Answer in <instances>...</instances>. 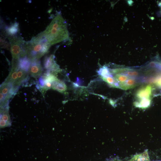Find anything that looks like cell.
Instances as JSON below:
<instances>
[{
    "label": "cell",
    "mask_w": 161,
    "mask_h": 161,
    "mask_svg": "<svg viewBox=\"0 0 161 161\" xmlns=\"http://www.w3.org/2000/svg\"><path fill=\"white\" fill-rule=\"evenodd\" d=\"M51 45L41 32L26 43V55L31 61L39 60L47 53Z\"/></svg>",
    "instance_id": "7a4b0ae2"
},
{
    "label": "cell",
    "mask_w": 161,
    "mask_h": 161,
    "mask_svg": "<svg viewBox=\"0 0 161 161\" xmlns=\"http://www.w3.org/2000/svg\"><path fill=\"white\" fill-rule=\"evenodd\" d=\"M97 72L101 77H106L112 75L110 70L106 66H103L100 68Z\"/></svg>",
    "instance_id": "e0dca14e"
},
{
    "label": "cell",
    "mask_w": 161,
    "mask_h": 161,
    "mask_svg": "<svg viewBox=\"0 0 161 161\" xmlns=\"http://www.w3.org/2000/svg\"><path fill=\"white\" fill-rule=\"evenodd\" d=\"M4 34L2 36L3 38L2 37H1L0 38V45L1 47L2 48H7L9 47V43L5 41V39L4 37Z\"/></svg>",
    "instance_id": "7402d4cb"
},
{
    "label": "cell",
    "mask_w": 161,
    "mask_h": 161,
    "mask_svg": "<svg viewBox=\"0 0 161 161\" xmlns=\"http://www.w3.org/2000/svg\"><path fill=\"white\" fill-rule=\"evenodd\" d=\"M17 74V80L15 86L19 87L21 85L25 83L29 80V77L28 72L19 69L18 67Z\"/></svg>",
    "instance_id": "8fae6325"
},
{
    "label": "cell",
    "mask_w": 161,
    "mask_h": 161,
    "mask_svg": "<svg viewBox=\"0 0 161 161\" xmlns=\"http://www.w3.org/2000/svg\"><path fill=\"white\" fill-rule=\"evenodd\" d=\"M13 59L18 60L26 55V42L20 36L8 35Z\"/></svg>",
    "instance_id": "3957f363"
},
{
    "label": "cell",
    "mask_w": 161,
    "mask_h": 161,
    "mask_svg": "<svg viewBox=\"0 0 161 161\" xmlns=\"http://www.w3.org/2000/svg\"><path fill=\"white\" fill-rule=\"evenodd\" d=\"M18 88L11 83L3 82L0 86V92L4 95L6 100L9 102L10 99L15 95Z\"/></svg>",
    "instance_id": "277c9868"
},
{
    "label": "cell",
    "mask_w": 161,
    "mask_h": 161,
    "mask_svg": "<svg viewBox=\"0 0 161 161\" xmlns=\"http://www.w3.org/2000/svg\"><path fill=\"white\" fill-rule=\"evenodd\" d=\"M18 25L17 22L13 23L6 28V31L8 35H15L18 33Z\"/></svg>",
    "instance_id": "5bb4252c"
},
{
    "label": "cell",
    "mask_w": 161,
    "mask_h": 161,
    "mask_svg": "<svg viewBox=\"0 0 161 161\" xmlns=\"http://www.w3.org/2000/svg\"><path fill=\"white\" fill-rule=\"evenodd\" d=\"M134 69L128 68H121L113 69L110 70L111 73L112 74H123L125 72L133 70Z\"/></svg>",
    "instance_id": "d6986e66"
},
{
    "label": "cell",
    "mask_w": 161,
    "mask_h": 161,
    "mask_svg": "<svg viewBox=\"0 0 161 161\" xmlns=\"http://www.w3.org/2000/svg\"><path fill=\"white\" fill-rule=\"evenodd\" d=\"M154 83L157 87L161 88V76L157 78Z\"/></svg>",
    "instance_id": "603a6c76"
},
{
    "label": "cell",
    "mask_w": 161,
    "mask_h": 161,
    "mask_svg": "<svg viewBox=\"0 0 161 161\" xmlns=\"http://www.w3.org/2000/svg\"><path fill=\"white\" fill-rule=\"evenodd\" d=\"M42 67L39 60L31 61L29 72L32 77L35 78H38L42 74Z\"/></svg>",
    "instance_id": "8992f818"
},
{
    "label": "cell",
    "mask_w": 161,
    "mask_h": 161,
    "mask_svg": "<svg viewBox=\"0 0 161 161\" xmlns=\"http://www.w3.org/2000/svg\"><path fill=\"white\" fill-rule=\"evenodd\" d=\"M146 66L157 69L161 71V61L155 60L151 61Z\"/></svg>",
    "instance_id": "ac0fdd59"
},
{
    "label": "cell",
    "mask_w": 161,
    "mask_h": 161,
    "mask_svg": "<svg viewBox=\"0 0 161 161\" xmlns=\"http://www.w3.org/2000/svg\"><path fill=\"white\" fill-rule=\"evenodd\" d=\"M152 87L149 85L139 89L136 93V96L140 100L150 98L152 94Z\"/></svg>",
    "instance_id": "ba28073f"
},
{
    "label": "cell",
    "mask_w": 161,
    "mask_h": 161,
    "mask_svg": "<svg viewBox=\"0 0 161 161\" xmlns=\"http://www.w3.org/2000/svg\"><path fill=\"white\" fill-rule=\"evenodd\" d=\"M17 61L18 60L13 59L10 72L4 81L6 83H12L14 86H15L18 79Z\"/></svg>",
    "instance_id": "52a82bcc"
},
{
    "label": "cell",
    "mask_w": 161,
    "mask_h": 161,
    "mask_svg": "<svg viewBox=\"0 0 161 161\" xmlns=\"http://www.w3.org/2000/svg\"><path fill=\"white\" fill-rule=\"evenodd\" d=\"M54 56L51 55L45 58L44 62V66L47 70L51 72H58L61 71L59 66L54 61Z\"/></svg>",
    "instance_id": "5b68a950"
},
{
    "label": "cell",
    "mask_w": 161,
    "mask_h": 161,
    "mask_svg": "<svg viewBox=\"0 0 161 161\" xmlns=\"http://www.w3.org/2000/svg\"><path fill=\"white\" fill-rule=\"evenodd\" d=\"M151 102L150 98H145L140 99L139 102L134 103V105L137 107L142 109L146 108L150 106Z\"/></svg>",
    "instance_id": "9a60e30c"
},
{
    "label": "cell",
    "mask_w": 161,
    "mask_h": 161,
    "mask_svg": "<svg viewBox=\"0 0 161 161\" xmlns=\"http://www.w3.org/2000/svg\"><path fill=\"white\" fill-rule=\"evenodd\" d=\"M31 64V61L26 55L20 58L17 61L18 67L27 72H29Z\"/></svg>",
    "instance_id": "30bf717a"
},
{
    "label": "cell",
    "mask_w": 161,
    "mask_h": 161,
    "mask_svg": "<svg viewBox=\"0 0 161 161\" xmlns=\"http://www.w3.org/2000/svg\"><path fill=\"white\" fill-rule=\"evenodd\" d=\"M158 6L160 7L161 10V1L159 3Z\"/></svg>",
    "instance_id": "cb8c5ba5"
},
{
    "label": "cell",
    "mask_w": 161,
    "mask_h": 161,
    "mask_svg": "<svg viewBox=\"0 0 161 161\" xmlns=\"http://www.w3.org/2000/svg\"><path fill=\"white\" fill-rule=\"evenodd\" d=\"M114 78L119 82H125L129 79L131 78L124 74H116L114 77Z\"/></svg>",
    "instance_id": "ffe728a7"
},
{
    "label": "cell",
    "mask_w": 161,
    "mask_h": 161,
    "mask_svg": "<svg viewBox=\"0 0 161 161\" xmlns=\"http://www.w3.org/2000/svg\"><path fill=\"white\" fill-rule=\"evenodd\" d=\"M129 161H150L149 157L147 151L135 155Z\"/></svg>",
    "instance_id": "2e32d148"
},
{
    "label": "cell",
    "mask_w": 161,
    "mask_h": 161,
    "mask_svg": "<svg viewBox=\"0 0 161 161\" xmlns=\"http://www.w3.org/2000/svg\"><path fill=\"white\" fill-rule=\"evenodd\" d=\"M137 78L131 77L123 82H119V88L124 90H127L132 88L137 85L138 80Z\"/></svg>",
    "instance_id": "7c38bea8"
},
{
    "label": "cell",
    "mask_w": 161,
    "mask_h": 161,
    "mask_svg": "<svg viewBox=\"0 0 161 161\" xmlns=\"http://www.w3.org/2000/svg\"><path fill=\"white\" fill-rule=\"evenodd\" d=\"M8 109V107L4 109H1V128H4L10 125V120Z\"/></svg>",
    "instance_id": "9c48e42d"
},
{
    "label": "cell",
    "mask_w": 161,
    "mask_h": 161,
    "mask_svg": "<svg viewBox=\"0 0 161 161\" xmlns=\"http://www.w3.org/2000/svg\"><path fill=\"white\" fill-rule=\"evenodd\" d=\"M52 88L61 93L65 92L67 90V86L65 83L58 79L52 83Z\"/></svg>",
    "instance_id": "4fadbf2b"
},
{
    "label": "cell",
    "mask_w": 161,
    "mask_h": 161,
    "mask_svg": "<svg viewBox=\"0 0 161 161\" xmlns=\"http://www.w3.org/2000/svg\"><path fill=\"white\" fill-rule=\"evenodd\" d=\"M42 32L51 45L61 42L68 37L66 23L60 14L57 15Z\"/></svg>",
    "instance_id": "6da1fadb"
},
{
    "label": "cell",
    "mask_w": 161,
    "mask_h": 161,
    "mask_svg": "<svg viewBox=\"0 0 161 161\" xmlns=\"http://www.w3.org/2000/svg\"><path fill=\"white\" fill-rule=\"evenodd\" d=\"M129 77L133 78H137L140 75V73L137 71L133 69L131 71L126 72L124 74Z\"/></svg>",
    "instance_id": "44dd1931"
}]
</instances>
